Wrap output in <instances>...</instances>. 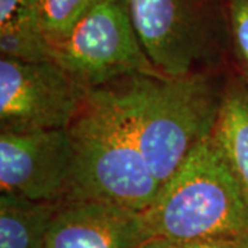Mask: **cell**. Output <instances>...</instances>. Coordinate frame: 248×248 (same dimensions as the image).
<instances>
[{
  "label": "cell",
  "mask_w": 248,
  "mask_h": 248,
  "mask_svg": "<svg viewBox=\"0 0 248 248\" xmlns=\"http://www.w3.org/2000/svg\"><path fill=\"white\" fill-rule=\"evenodd\" d=\"M1 57L51 61V47L39 24V0H0Z\"/></svg>",
  "instance_id": "cell-11"
},
{
  "label": "cell",
  "mask_w": 248,
  "mask_h": 248,
  "mask_svg": "<svg viewBox=\"0 0 248 248\" xmlns=\"http://www.w3.org/2000/svg\"><path fill=\"white\" fill-rule=\"evenodd\" d=\"M54 61L0 58V133L63 130L87 97Z\"/></svg>",
  "instance_id": "cell-5"
},
{
  "label": "cell",
  "mask_w": 248,
  "mask_h": 248,
  "mask_svg": "<svg viewBox=\"0 0 248 248\" xmlns=\"http://www.w3.org/2000/svg\"><path fill=\"white\" fill-rule=\"evenodd\" d=\"M101 0H39V24L50 47L62 43Z\"/></svg>",
  "instance_id": "cell-12"
},
{
  "label": "cell",
  "mask_w": 248,
  "mask_h": 248,
  "mask_svg": "<svg viewBox=\"0 0 248 248\" xmlns=\"http://www.w3.org/2000/svg\"><path fill=\"white\" fill-rule=\"evenodd\" d=\"M228 24L234 60V76L248 91V0H229Z\"/></svg>",
  "instance_id": "cell-13"
},
{
  "label": "cell",
  "mask_w": 248,
  "mask_h": 248,
  "mask_svg": "<svg viewBox=\"0 0 248 248\" xmlns=\"http://www.w3.org/2000/svg\"><path fill=\"white\" fill-rule=\"evenodd\" d=\"M149 240L143 213L98 200H66L42 248H140Z\"/></svg>",
  "instance_id": "cell-8"
},
{
  "label": "cell",
  "mask_w": 248,
  "mask_h": 248,
  "mask_svg": "<svg viewBox=\"0 0 248 248\" xmlns=\"http://www.w3.org/2000/svg\"><path fill=\"white\" fill-rule=\"evenodd\" d=\"M63 202L0 195V248H42Z\"/></svg>",
  "instance_id": "cell-10"
},
{
  "label": "cell",
  "mask_w": 248,
  "mask_h": 248,
  "mask_svg": "<svg viewBox=\"0 0 248 248\" xmlns=\"http://www.w3.org/2000/svg\"><path fill=\"white\" fill-rule=\"evenodd\" d=\"M213 135L248 200V91L233 73L226 78Z\"/></svg>",
  "instance_id": "cell-9"
},
{
  "label": "cell",
  "mask_w": 248,
  "mask_h": 248,
  "mask_svg": "<svg viewBox=\"0 0 248 248\" xmlns=\"http://www.w3.org/2000/svg\"><path fill=\"white\" fill-rule=\"evenodd\" d=\"M51 61L86 90L133 73L163 76L142 48L125 0H101L71 35L51 47Z\"/></svg>",
  "instance_id": "cell-4"
},
{
  "label": "cell",
  "mask_w": 248,
  "mask_h": 248,
  "mask_svg": "<svg viewBox=\"0 0 248 248\" xmlns=\"http://www.w3.org/2000/svg\"><path fill=\"white\" fill-rule=\"evenodd\" d=\"M73 149L68 128L0 133V190L42 202H66Z\"/></svg>",
  "instance_id": "cell-6"
},
{
  "label": "cell",
  "mask_w": 248,
  "mask_h": 248,
  "mask_svg": "<svg viewBox=\"0 0 248 248\" xmlns=\"http://www.w3.org/2000/svg\"><path fill=\"white\" fill-rule=\"evenodd\" d=\"M135 33L152 65L166 78L207 71V48L185 0H125Z\"/></svg>",
  "instance_id": "cell-7"
},
{
  "label": "cell",
  "mask_w": 248,
  "mask_h": 248,
  "mask_svg": "<svg viewBox=\"0 0 248 248\" xmlns=\"http://www.w3.org/2000/svg\"><path fill=\"white\" fill-rule=\"evenodd\" d=\"M143 217L152 239L248 243V200L213 134L160 187Z\"/></svg>",
  "instance_id": "cell-3"
},
{
  "label": "cell",
  "mask_w": 248,
  "mask_h": 248,
  "mask_svg": "<svg viewBox=\"0 0 248 248\" xmlns=\"http://www.w3.org/2000/svg\"><path fill=\"white\" fill-rule=\"evenodd\" d=\"M140 248H248V243L232 241H170L152 239Z\"/></svg>",
  "instance_id": "cell-14"
},
{
  "label": "cell",
  "mask_w": 248,
  "mask_h": 248,
  "mask_svg": "<svg viewBox=\"0 0 248 248\" xmlns=\"http://www.w3.org/2000/svg\"><path fill=\"white\" fill-rule=\"evenodd\" d=\"M73 149L68 200H98L145 213L159 195L130 119L110 83L89 90L68 127Z\"/></svg>",
  "instance_id": "cell-2"
},
{
  "label": "cell",
  "mask_w": 248,
  "mask_h": 248,
  "mask_svg": "<svg viewBox=\"0 0 248 248\" xmlns=\"http://www.w3.org/2000/svg\"><path fill=\"white\" fill-rule=\"evenodd\" d=\"M160 187L214 133L226 80L204 72L184 78L133 73L110 81Z\"/></svg>",
  "instance_id": "cell-1"
}]
</instances>
